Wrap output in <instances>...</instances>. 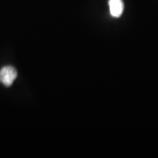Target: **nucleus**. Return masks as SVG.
Wrapping results in <instances>:
<instances>
[{
  "label": "nucleus",
  "mask_w": 158,
  "mask_h": 158,
  "mask_svg": "<svg viewBox=\"0 0 158 158\" xmlns=\"http://www.w3.org/2000/svg\"><path fill=\"white\" fill-rule=\"evenodd\" d=\"M17 70L12 66L3 67L0 70V82L5 86H10L17 78Z\"/></svg>",
  "instance_id": "f257e3e1"
},
{
  "label": "nucleus",
  "mask_w": 158,
  "mask_h": 158,
  "mask_svg": "<svg viewBox=\"0 0 158 158\" xmlns=\"http://www.w3.org/2000/svg\"><path fill=\"white\" fill-rule=\"evenodd\" d=\"M110 15L114 18L120 17L124 10V4L122 0H109L108 2Z\"/></svg>",
  "instance_id": "f03ea898"
}]
</instances>
